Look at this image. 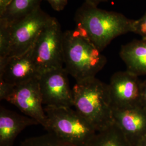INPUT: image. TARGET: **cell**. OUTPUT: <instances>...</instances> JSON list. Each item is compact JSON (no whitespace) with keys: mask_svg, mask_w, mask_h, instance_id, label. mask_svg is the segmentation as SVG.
I'll return each instance as SVG.
<instances>
[{"mask_svg":"<svg viewBox=\"0 0 146 146\" xmlns=\"http://www.w3.org/2000/svg\"><path fill=\"white\" fill-rule=\"evenodd\" d=\"M74 20L76 29L101 52L117 37L132 33L134 21L120 13L101 9L86 2L76 11Z\"/></svg>","mask_w":146,"mask_h":146,"instance_id":"obj_1","label":"cell"},{"mask_svg":"<svg viewBox=\"0 0 146 146\" xmlns=\"http://www.w3.org/2000/svg\"><path fill=\"white\" fill-rule=\"evenodd\" d=\"M72 89L75 110L97 132L114 123L108 84L94 77L76 82Z\"/></svg>","mask_w":146,"mask_h":146,"instance_id":"obj_2","label":"cell"},{"mask_svg":"<svg viewBox=\"0 0 146 146\" xmlns=\"http://www.w3.org/2000/svg\"><path fill=\"white\" fill-rule=\"evenodd\" d=\"M64 68L76 82L95 77L107 63V58L88 38L76 29L63 34Z\"/></svg>","mask_w":146,"mask_h":146,"instance_id":"obj_3","label":"cell"},{"mask_svg":"<svg viewBox=\"0 0 146 146\" xmlns=\"http://www.w3.org/2000/svg\"><path fill=\"white\" fill-rule=\"evenodd\" d=\"M46 129L64 141L76 146H87L97 131L72 107L46 106Z\"/></svg>","mask_w":146,"mask_h":146,"instance_id":"obj_4","label":"cell"},{"mask_svg":"<svg viewBox=\"0 0 146 146\" xmlns=\"http://www.w3.org/2000/svg\"><path fill=\"white\" fill-rule=\"evenodd\" d=\"M0 100L13 104L27 116L36 121L46 128L47 117L42 107L38 78L18 85L0 81Z\"/></svg>","mask_w":146,"mask_h":146,"instance_id":"obj_5","label":"cell"},{"mask_svg":"<svg viewBox=\"0 0 146 146\" xmlns=\"http://www.w3.org/2000/svg\"><path fill=\"white\" fill-rule=\"evenodd\" d=\"M63 34L59 22L54 17L37 38L33 55L40 74L64 67Z\"/></svg>","mask_w":146,"mask_h":146,"instance_id":"obj_6","label":"cell"},{"mask_svg":"<svg viewBox=\"0 0 146 146\" xmlns=\"http://www.w3.org/2000/svg\"><path fill=\"white\" fill-rule=\"evenodd\" d=\"M53 18L40 7L21 20L9 23L11 48L8 58L20 56L29 51Z\"/></svg>","mask_w":146,"mask_h":146,"instance_id":"obj_7","label":"cell"},{"mask_svg":"<svg viewBox=\"0 0 146 146\" xmlns=\"http://www.w3.org/2000/svg\"><path fill=\"white\" fill-rule=\"evenodd\" d=\"M68 75L64 67L40 74L38 82L43 104L54 107H73V89L69 86Z\"/></svg>","mask_w":146,"mask_h":146,"instance_id":"obj_8","label":"cell"},{"mask_svg":"<svg viewBox=\"0 0 146 146\" xmlns=\"http://www.w3.org/2000/svg\"><path fill=\"white\" fill-rule=\"evenodd\" d=\"M113 108H125L140 104L141 82L128 70L114 73L108 84Z\"/></svg>","mask_w":146,"mask_h":146,"instance_id":"obj_9","label":"cell"},{"mask_svg":"<svg viewBox=\"0 0 146 146\" xmlns=\"http://www.w3.org/2000/svg\"><path fill=\"white\" fill-rule=\"evenodd\" d=\"M113 121L131 146L146 135V109L140 104L125 108H113Z\"/></svg>","mask_w":146,"mask_h":146,"instance_id":"obj_10","label":"cell"},{"mask_svg":"<svg viewBox=\"0 0 146 146\" xmlns=\"http://www.w3.org/2000/svg\"><path fill=\"white\" fill-rule=\"evenodd\" d=\"M33 55V47L23 55L0 61V81L18 85L39 77Z\"/></svg>","mask_w":146,"mask_h":146,"instance_id":"obj_11","label":"cell"},{"mask_svg":"<svg viewBox=\"0 0 146 146\" xmlns=\"http://www.w3.org/2000/svg\"><path fill=\"white\" fill-rule=\"evenodd\" d=\"M36 125L38 123L31 117L1 106L0 146H13L16 138L22 131L28 126Z\"/></svg>","mask_w":146,"mask_h":146,"instance_id":"obj_12","label":"cell"},{"mask_svg":"<svg viewBox=\"0 0 146 146\" xmlns=\"http://www.w3.org/2000/svg\"><path fill=\"white\" fill-rule=\"evenodd\" d=\"M119 55L127 70L138 77L146 76V38L134 40L122 45Z\"/></svg>","mask_w":146,"mask_h":146,"instance_id":"obj_13","label":"cell"},{"mask_svg":"<svg viewBox=\"0 0 146 146\" xmlns=\"http://www.w3.org/2000/svg\"><path fill=\"white\" fill-rule=\"evenodd\" d=\"M87 146H132L120 128L114 122L98 131Z\"/></svg>","mask_w":146,"mask_h":146,"instance_id":"obj_14","label":"cell"},{"mask_svg":"<svg viewBox=\"0 0 146 146\" xmlns=\"http://www.w3.org/2000/svg\"><path fill=\"white\" fill-rule=\"evenodd\" d=\"M43 0H13L0 19L9 23L21 20L41 7Z\"/></svg>","mask_w":146,"mask_h":146,"instance_id":"obj_15","label":"cell"},{"mask_svg":"<svg viewBox=\"0 0 146 146\" xmlns=\"http://www.w3.org/2000/svg\"><path fill=\"white\" fill-rule=\"evenodd\" d=\"M20 146H76L64 141L52 133L33 137L22 142Z\"/></svg>","mask_w":146,"mask_h":146,"instance_id":"obj_16","label":"cell"},{"mask_svg":"<svg viewBox=\"0 0 146 146\" xmlns=\"http://www.w3.org/2000/svg\"><path fill=\"white\" fill-rule=\"evenodd\" d=\"M11 48L10 27L8 22L0 19V61L9 57Z\"/></svg>","mask_w":146,"mask_h":146,"instance_id":"obj_17","label":"cell"},{"mask_svg":"<svg viewBox=\"0 0 146 146\" xmlns=\"http://www.w3.org/2000/svg\"><path fill=\"white\" fill-rule=\"evenodd\" d=\"M132 33L146 38V11L140 18L134 20Z\"/></svg>","mask_w":146,"mask_h":146,"instance_id":"obj_18","label":"cell"},{"mask_svg":"<svg viewBox=\"0 0 146 146\" xmlns=\"http://www.w3.org/2000/svg\"><path fill=\"white\" fill-rule=\"evenodd\" d=\"M52 7L54 11H62L68 3V0H45Z\"/></svg>","mask_w":146,"mask_h":146,"instance_id":"obj_19","label":"cell"},{"mask_svg":"<svg viewBox=\"0 0 146 146\" xmlns=\"http://www.w3.org/2000/svg\"><path fill=\"white\" fill-rule=\"evenodd\" d=\"M140 103L146 109V78L141 82Z\"/></svg>","mask_w":146,"mask_h":146,"instance_id":"obj_20","label":"cell"},{"mask_svg":"<svg viewBox=\"0 0 146 146\" xmlns=\"http://www.w3.org/2000/svg\"><path fill=\"white\" fill-rule=\"evenodd\" d=\"M13 0H0V16L3 15Z\"/></svg>","mask_w":146,"mask_h":146,"instance_id":"obj_21","label":"cell"},{"mask_svg":"<svg viewBox=\"0 0 146 146\" xmlns=\"http://www.w3.org/2000/svg\"><path fill=\"white\" fill-rule=\"evenodd\" d=\"M86 3L88 4L89 5L98 7L101 3L107 2L108 0H84Z\"/></svg>","mask_w":146,"mask_h":146,"instance_id":"obj_22","label":"cell"},{"mask_svg":"<svg viewBox=\"0 0 146 146\" xmlns=\"http://www.w3.org/2000/svg\"><path fill=\"white\" fill-rule=\"evenodd\" d=\"M136 146H146V135L139 142Z\"/></svg>","mask_w":146,"mask_h":146,"instance_id":"obj_23","label":"cell"}]
</instances>
